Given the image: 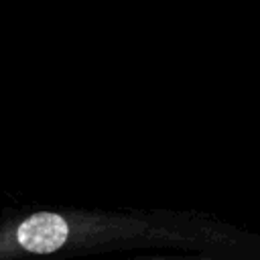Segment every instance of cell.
I'll use <instances>...</instances> for the list:
<instances>
[{"label": "cell", "mask_w": 260, "mask_h": 260, "mask_svg": "<svg viewBox=\"0 0 260 260\" xmlns=\"http://www.w3.org/2000/svg\"><path fill=\"white\" fill-rule=\"evenodd\" d=\"M122 260H260L258 256H221V254H195V252H144Z\"/></svg>", "instance_id": "obj_1"}]
</instances>
